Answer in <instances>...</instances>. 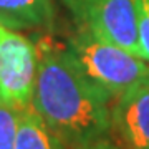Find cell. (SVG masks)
<instances>
[{
	"label": "cell",
	"mask_w": 149,
	"mask_h": 149,
	"mask_svg": "<svg viewBox=\"0 0 149 149\" xmlns=\"http://www.w3.org/2000/svg\"><path fill=\"white\" fill-rule=\"evenodd\" d=\"M37 45L0 23V104L23 111L32 106Z\"/></svg>",
	"instance_id": "cell-4"
},
{
	"label": "cell",
	"mask_w": 149,
	"mask_h": 149,
	"mask_svg": "<svg viewBox=\"0 0 149 149\" xmlns=\"http://www.w3.org/2000/svg\"><path fill=\"white\" fill-rule=\"evenodd\" d=\"M136 23L143 58L149 61V0H136Z\"/></svg>",
	"instance_id": "cell-9"
},
{
	"label": "cell",
	"mask_w": 149,
	"mask_h": 149,
	"mask_svg": "<svg viewBox=\"0 0 149 149\" xmlns=\"http://www.w3.org/2000/svg\"><path fill=\"white\" fill-rule=\"evenodd\" d=\"M78 25L103 42L143 58L136 23V0H60ZM144 60V58H143Z\"/></svg>",
	"instance_id": "cell-3"
},
{
	"label": "cell",
	"mask_w": 149,
	"mask_h": 149,
	"mask_svg": "<svg viewBox=\"0 0 149 149\" xmlns=\"http://www.w3.org/2000/svg\"><path fill=\"white\" fill-rule=\"evenodd\" d=\"M65 48L88 80L108 93L113 101L149 78V65L143 58L85 30L71 35Z\"/></svg>",
	"instance_id": "cell-2"
},
{
	"label": "cell",
	"mask_w": 149,
	"mask_h": 149,
	"mask_svg": "<svg viewBox=\"0 0 149 149\" xmlns=\"http://www.w3.org/2000/svg\"><path fill=\"white\" fill-rule=\"evenodd\" d=\"M111 96L91 83L68 50L42 40L32 108L70 149H81L111 134Z\"/></svg>",
	"instance_id": "cell-1"
},
{
	"label": "cell",
	"mask_w": 149,
	"mask_h": 149,
	"mask_svg": "<svg viewBox=\"0 0 149 149\" xmlns=\"http://www.w3.org/2000/svg\"><path fill=\"white\" fill-rule=\"evenodd\" d=\"M111 133L123 149H149V78L113 101Z\"/></svg>",
	"instance_id": "cell-5"
},
{
	"label": "cell",
	"mask_w": 149,
	"mask_h": 149,
	"mask_svg": "<svg viewBox=\"0 0 149 149\" xmlns=\"http://www.w3.org/2000/svg\"><path fill=\"white\" fill-rule=\"evenodd\" d=\"M55 13V0H0V23L15 32L48 30Z\"/></svg>",
	"instance_id": "cell-6"
},
{
	"label": "cell",
	"mask_w": 149,
	"mask_h": 149,
	"mask_svg": "<svg viewBox=\"0 0 149 149\" xmlns=\"http://www.w3.org/2000/svg\"><path fill=\"white\" fill-rule=\"evenodd\" d=\"M81 149H123V148L119 144H114L109 138H106V139H101V141H98V143L90 144V146L81 148Z\"/></svg>",
	"instance_id": "cell-10"
},
{
	"label": "cell",
	"mask_w": 149,
	"mask_h": 149,
	"mask_svg": "<svg viewBox=\"0 0 149 149\" xmlns=\"http://www.w3.org/2000/svg\"><path fill=\"white\" fill-rule=\"evenodd\" d=\"M18 111L0 104V149H15Z\"/></svg>",
	"instance_id": "cell-8"
},
{
	"label": "cell",
	"mask_w": 149,
	"mask_h": 149,
	"mask_svg": "<svg viewBox=\"0 0 149 149\" xmlns=\"http://www.w3.org/2000/svg\"><path fill=\"white\" fill-rule=\"evenodd\" d=\"M15 149H70L32 106L18 111Z\"/></svg>",
	"instance_id": "cell-7"
}]
</instances>
